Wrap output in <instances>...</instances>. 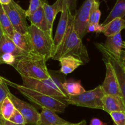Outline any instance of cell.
<instances>
[{
    "mask_svg": "<svg viewBox=\"0 0 125 125\" xmlns=\"http://www.w3.org/2000/svg\"><path fill=\"white\" fill-rule=\"evenodd\" d=\"M99 7H100V2L95 1L90 12L89 24H99L100 17H101V11Z\"/></svg>",
    "mask_w": 125,
    "mask_h": 125,
    "instance_id": "26",
    "label": "cell"
},
{
    "mask_svg": "<svg viewBox=\"0 0 125 125\" xmlns=\"http://www.w3.org/2000/svg\"><path fill=\"white\" fill-rule=\"evenodd\" d=\"M123 48H125V42H123ZM122 63H125V51L122 50V54H121V59Z\"/></svg>",
    "mask_w": 125,
    "mask_h": 125,
    "instance_id": "34",
    "label": "cell"
},
{
    "mask_svg": "<svg viewBox=\"0 0 125 125\" xmlns=\"http://www.w3.org/2000/svg\"><path fill=\"white\" fill-rule=\"evenodd\" d=\"M105 95L102 86L99 85L93 90L85 91L77 96H69L65 100L68 105L103 110L102 100Z\"/></svg>",
    "mask_w": 125,
    "mask_h": 125,
    "instance_id": "6",
    "label": "cell"
},
{
    "mask_svg": "<svg viewBox=\"0 0 125 125\" xmlns=\"http://www.w3.org/2000/svg\"><path fill=\"white\" fill-rule=\"evenodd\" d=\"M3 83V81H2V77L0 76V84H1L2 83Z\"/></svg>",
    "mask_w": 125,
    "mask_h": 125,
    "instance_id": "38",
    "label": "cell"
},
{
    "mask_svg": "<svg viewBox=\"0 0 125 125\" xmlns=\"http://www.w3.org/2000/svg\"><path fill=\"white\" fill-rule=\"evenodd\" d=\"M12 54L18 59L32 54L28 53L16 46L12 39L4 34L0 41V56L3 54Z\"/></svg>",
    "mask_w": 125,
    "mask_h": 125,
    "instance_id": "13",
    "label": "cell"
},
{
    "mask_svg": "<svg viewBox=\"0 0 125 125\" xmlns=\"http://www.w3.org/2000/svg\"><path fill=\"white\" fill-rule=\"evenodd\" d=\"M9 121L17 125H26V122L23 115L16 109Z\"/></svg>",
    "mask_w": 125,
    "mask_h": 125,
    "instance_id": "28",
    "label": "cell"
},
{
    "mask_svg": "<svg viewBox=\"0 0 125 125\" xmlns=\"http://www.w3.org/2000/svg\"><path fill=\"white\" fill-rule=\"evenodd\" d=\"M123 63V65H124L125 66V63Z\"/></svg>",
    "mask_w": 125,
    "mask_h": 125,
    "instance_id": "39",
    "label": "cell"
},
{
    "mask_svg": "<svg viewBox=\"0 0 125 125\" xmlns=\"http://www.w3.org/2000/svg\"><path fill=\"white\" fill-rule=\"evenodd\" d=\"M63 0H57L52 5H50L46 0H42V6L45 12V17L48 24L49 29L52 32L54 21L59 12H61L63 7Z\"/></svg>",
    "mask_w": 125,
    "mask_h": 125,
    "instance_id": "14",
    "label": "cell"
},
{
    "mask_svg": "<svg viewBox=\"0 0 125 125\" xmlns=\"http://www.w3.org/2000/svg\"><path fill=\"white\" fill-rule=\"evenodd\" d=\"M68 10L71 15L74 16L76 13V5L77 0H67Z\"/></svg>",
    "mask_w": 125,
    "mask_h": 125,
    "instance_id": "32",
    "label": "cell"
},
{
    "mask_svg": "<svg viewBox=\"0 0 125 125\" xmlns=\"http://www.w3.org/2000/svg\"><path fill=\"white\" fill-rule=\"evenodd\" d=\"M72 56L83 61L84 64L88 63L89 57L86 47L74 29V16L70 15L69 23L67 32L52 59L58 60L63 56Z\"/></svg>",
    "mask_w": 125,
    "mask_h": 125,
    "instance_id": "1",
    "label": "cell"
},
{
    "mask_svg": "<svg viewBox=\"0 0 125 125\" xmlns=\"http://www.w3.org/2000/svg\"><path fill=\"white\" fill-rule=\"evenodd\" d=\"M7 96L12 101L16 109L23 115L26 124L37 125L40 117V113L37 112L35 107L28 103L16 97L10 92L8 93Z\"/></svg>",
    "mask_w": 125,
    "mask_h": 125,
    "instance_id": "10",
    "label": "cell"
},
{
    "mask_svg": "<svg viewBox=\"0 0 125 125\" xmlns=\"http://www.w3.org/2000/svg\"><path fill=\"white\" fill-rule=\"evenodd\" d=\"M59 61L61 64V72L65 75L72 73L79 66L84 65L83 61L72 56H63Z\"/></svg>",
    "mask_w": 125,
    "mask_h": 125,
    "instance_id": "20",
    "label": "cell"
},
{
    "mask_svg": "<svg viewBox=\"0 0 125 125\" xmlns=\"http://www.w3.org/2000/svg\"><path fill=\"white\" fill-rule=\"evenodd\" d=\"M103 27V33L107 37L117 35L123 29H125V19L120 17L114 18Z\"/></svg>",
    "mask_w": 125,
    "mask_h": 125,
    "instance_id": "21",
    "label": "cell"
},
{
    "mask_svg": "<svg viewBox=\"0 0 125 125\" xmlns=\"http://www.w3.org/2000/svg\"><path fill=\"white\" fill-rule=\"evenodd\" d=\"M95 1H97L96 0H85L74 15V29L81 39L87 33L89 17Z\"/></svg>",
    "mask_w": 125,
    "mask_h": 125,
    "instance_id": "9",
    "label": "cell"
},
{
    "mask_svg": "<svg viewBox=\"0 0 125 125\" xmlns=\"http://www.w3.org/2000/svg\"><path fill=\"white\" fill-rule=\"evenodd\" d=\"M87 125V122L85 120H82L81 122H79L77 123H70L68 124H65V125Z\"/></svg>",
    "mask_w": 125,
    "mask_h": 125,
    "instance_id": "36",
    "label": "cell"
},
{
    "mask_svg": "<svg viewBox=\"0 0 125 125\" xmlns=\"http://www.w3.org/2000/svg\"><path fill=\"white\" fill-rule=\"evenodd\" d=\"M123 42L124 41L122 40V35L120 33L114 36L108 37L103 45L116 59L120 61Z\"/></svg>",
    "mask_w": 125,
    "mask_h": 125,
    "instance_id": "17",
    "label": "cell"
},
{
    "mask_svg": "<svg viewBox=\"0 0 125 125\" xmlns=\"http://www.w3.org/2000/svg\"><path fill=\"white\" fill-rule=\"evenodd\" d=\"M0 125H17L15 123H12V122H10L9 120H4L2 121V123L0 124Z\"/></svg>",
    "mask_w": 125,
    "mask_h": 125,
    "instance_id": "35",
    "label": "cell"
},
{
    "mask_svg": "<svg viewBox=\"0 0 125 125\" xmlns=\"http://www.w3.org/2000/svg\"><path fill=\"white\" fill-rule=\"evenodd\" d=\"M109 114L116 125H125V111H115Z\"/></svg>",
    "mask_w": 125,
    "mask_h": 125,
    "instance_id": "27",
    "label": "cell"
},
{
    "mask_svg": "<svg viewBox=\"0 0 125 125\" xmlns=\"http://www.w3.org/2000/svg\"><path fill=\"white\" fill-rule=\"evenodd\" d=\"M10 39L16 46H18L21 50L28 53L36 54L32 44L31 39L29 33L27 34H22L15 31Z\"/></svg>",
    "mask_w": 125,
    "mask_h": 125,
    "instance_id": "19",
    "label": "cell"
},
{
    "mask_svg": "<svg viewBox=\"0 0 125 125\" xmlns=\"http://www.w3.org/2000/svg\"><path fill=\"white\" fill-rule=\"evenodd\" d=\"M46 62L43 57L32 54L18 59L13 67L22 78L42 80L51 78Z\"/></svg>",
    "mask_w": 125,
    "mask_h": 125,
    "instance_id": "2",
    "label": "cell"
},
{
    "mask_svg": "<svg viewBox=\"0 0 125 125\" xmlns=\"http://www.w3.org/2000/svg\"><path fill=\"white\" fill-rule=\"evenodd\" d=\"M2 79L7 85L15 88L28 100L39 105L42 108L48 109L56 112H63L68 105L65 98L53 97L45 95L22 85L12 83L3 77H2Z\"/></svg>",
    "mask_w": 125,
    "mask_h": 125,
    "instance_id": "3",
    "label": "cell"
},
{
    "mask_svg": "<svg viewBox=\"0 0 125 125\" xmlns=\"http://www.w3.org/2000/svg\"><path fill=\"white\" fill-rule=\"evenodd\" d=\"M70 15V13L68 10L67 0H63V7L61 11V17H60L58 26L56 29L55 36L53 39V52H52V57L54 54L56 50L58 49V48L62 43L63 38L67 32L68 23H69Z\"/></svg>",
    "mask_w": 125,
    "mask_h": 125,
    "instance_id": "11",
    "label": "cell"
},
{
    "mask_svg": "<svg viewBox=\"0 0 125 125\" xmlns=\"http://www.w3.org/2000/svg\"><path fill=\"white\" fill-rule=\"evenodd\" d=\"M50 78L42 80L22 78V85L49 96L56 98H68L69 96L67 95L62 87V84L65 81H62L58 78V76H56L51 73H50Z\"/></svg>",
    "mask_w": 125,
    "mask_h": 125,
    "instance_id": "4",
    "label": "cell"
},
{
    "mask_svg": "<svg viewBox=\"0 0 125 125\" xmlns=\"http://www.w3.org/2000/svg\"><path fill=\"white\" fill-rule=\"evenodd\" d=\"M103 111L110 114L115 111H125V106L122 97L117 95H105L102 100Z\"/></svg>",
    "mask_w": 125,
    "mask_h": 125,
    "instance_id": "16",
    "label": "cell"
},
{
    "mask_svg": "<svg viewBox=\"0 0 125 125\" xmlns=\"http://www.w3.org/2000/svg\"><path fill=\"white\" fill-rule=\"evenodd\" d=\"M62 87L68 96H77L85 92L79 81H65L62 84Z\"/></svg>",
    "mask_w": 125,
    "mask_h": 125,
    "instance_id": "23",
    "label": "cell"
},
{
    "mask_svg": "<svg viewBox=\"0 0 125 125\" xmlns=\"http://www.w3.org/2000/svg\"><path fill=\"white\" fill-rule=\"evenodd\" d=\"M29 34L35 53L46 61L52 58L54 38L32 24L29 26Z\"/></svg>",
    "mask_w": 125,
    "mask_h": 125,
    "instance_id": "5",
    "label": "cell"
},
{
    "mask_svg": "<svg viewBox=\"0 0 125 125\" xmlns=\"http://www.w3.org/2000/svg\"><path fill=\"white\" fill-rule=\"evenodd\" d=\"M28 18H29L32 24H34L39 29L47 33L50 36L52 37V32H51L50 29H49L48 24L47 21H46L42 5L34 13L28 17Z\"/></svg>",
    "mask_w": 125,
    "mask_h": 125,
    "instance_id": "18",
    "label": "cell"
},
{
    "mask_svg": "<svg viewBox=\"0 0 125 125\" xmlns=\"http://www.w3.org/2000/svg\"><path fill=\"white\" fill-rule=\"evenodd\" d=\"M125 17V0H117V2L115 4L107 18L105 19L103 23L101 24L103 26L108 24L114 18H124Z\"/></svg>",
    "mask_w": 125,
    "mask_h": 125,
    "instance_id": "22",
    "label": "cell"
},
{
    "mask_svg": "<svg viewBox=\"0 0 125 125\" xmlns=\"http://www.w3.org/2000/svg\"><path fill=\"white\" fill-rule=\"evenodd\" d=\"M42 5V0H30L29 7L26 10L27 17L34 13Z\"/></svg>",
    "mask_w": 125,
    "mask_h": 125,
    "instance_id": "30",
    "label": "cell"
},
{
    "mask_svg": "<svg viewBox=\"0 0 125 125\" xmlns=\"http://www.w3.org/2000/svg\"><path fill=\"white\" fill-rule=\"evenodd\" d=\"M106 67L105 79L102 84V88L106 95H117L122 98L120 89L119 83L114 67L110 62L104 61Z\"/></svg>",
    "mask_w": 125,
    "mask_h": 125,
    "instance_id": "12",
    "label": "cell"
},
{
    "mask_svg": "<svg viewBox=\"0 0 125 125\" xmlns=\"http://www.w3.org/2000/svg\"><path fill=\"white\" fill-rule=\"evenodd\" d=\"M0 24L4 31V32L9 37L11 38L13 35L15 29L8 15L4 9L2 5L0 4Z\"/></svg>",
    "mask_w": 125,
    "mask_h": 125,
    "instance_id": "24",
    "label": "cell"
},
{
    "mask_svg": "<svg viewBox=\"0 0 125 125\" xmlns=\"http://www.w3.org/2000/svg\"><path fill=\"white\" fill-rule=\"evenodd\" d=\"M9 92L10 90L9 89V88L7 87V85L3 81V83L2 84H0V109H1V106L2 101L7 97V95H8V93ZM4 120V119L2 118V117L1 116V112H0V124L2 123Z\"/></svg>",
    "mask_w": 125,
    "mask_h": 125,
    "instance_id": "29",
    "label": "cell"
},
{
    "mask_svg": "<svg viewBox=\"0 0 125 125\" xmlns=\"http://www.w3.org/2000/svg\"><path fill=\"white\" fill-rule=\"evenodd\" d=\"M70 123V122L61 118L54 111L46 108H42L36 125H61Z\"/></svg>",
    "mask_w": 125,
    "mask_h": 125,
    "instance_id": "15",
    "label": "cell"
},
{
    "mask_svg": "<svg viewBox=\"0 0 125 125\" xmlns=\"http://www.w3.org/2000/svg\"><path fill=\"white\" fill-rule=\"evenodd\" d=\"M104 27L100 24H89L87 28V32L101 33L103 32Z\"/></svg>",
    "mask_w": 125,
    "mask_h": 125,
    "instance_id": "31",
    "label": "cell"
},
{
    "mask_svg": "<svg viewBox=\"0 0 125 125\" xmlns=\"http://www.w3.org/2000/svg\"><path fill=\"white\" fill-rule=\"evenodd\" d=\"M96 46L103 55L104 61L110 62L114 67L119 83L122 99L125 106V66L122 61L116 59L112 54L104 46L103 44L97 43Z\"/></svg>",
    "mask_w": 125,
    "mask_h": 125,
    "instance_id": "8",
    "label": "cell"
},
{
    "mask_svg": "<svg viewBox=\"0 0 125 125\" xmlns=\"http://www.w3.org/2000/svg\"><path fill=\"white\" fill-rule=\"evenodd\" d=\"M15 110V107L14 104L10 99L8 96H7L1 104V109H0L1 116L4 120H9L14 112Z\"/></svg>",
    "mask_w": 125,
    "mask_h": 125,
    "instance_id": "25",
    "label": "cell"
},
{
    "mask_svg": "<svg viewBox=\"0 0 125 125\" xmlns=\"http://www.w3.org/2000/svg\"><path fill=\"white\" fill-rule=\"evenodd\" d=\"M4 35V32L3 29H2V27H1V24H0V41H1V39H2Z\"/></svg>",
    "mask_w": 125,
    "mask_h": 125,
    "instance_id": "37",
    "label": "cell"
},
{
    "mask_svg": "<svg viewBox=\"0 0 125 125\" xmlns=\"http://www.w3.org/2000/svg\"><path fill=\"white\" fill-rule=\"evenodd\" d=\"M15 31L22 34L29 33V26L26 21V10L12 0L9 4L2 5Z\"/></svg>",
    "mask_w": 125,
    "mask_h": 125,
    "instance_id": "7",
    "label": "cell"
},
{
    "mask_svg": "<svg viewBox=\"0 0 125 125\" xmlns=\"http://www.w3.org/2000/svg\"><path fill=\"white\" fill-rule=\"evenodd\" d=\"M89 125H107V124L106 123H104L98 118H94L90 120Z\"/></svg>",
    "mask_w": 125,
    "mask_h": 125,
    "instance_id": "33",
    "label": "cell"
}]
</instances>
